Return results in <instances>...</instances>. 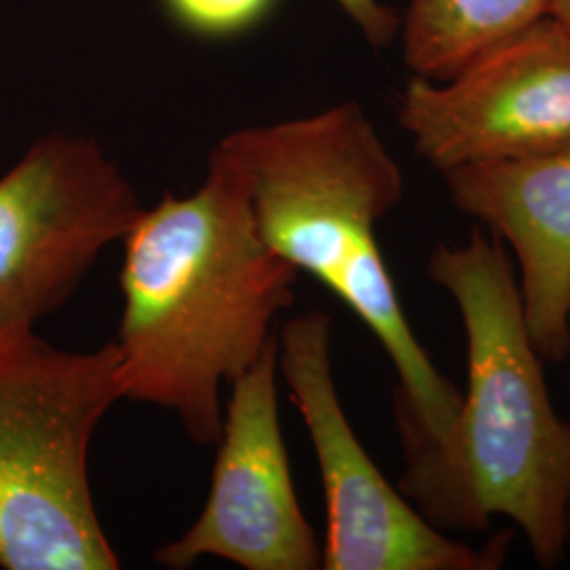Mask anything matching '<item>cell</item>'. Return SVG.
I'll return each instance as SVG.
<instances>
[{"mask_svg":"<svg viewBox=\"0 0 570 570\" xmlns=\"http://www.w3.org/2000/svg\"><path fill=\"white\" fill-rule=\"evenodd\" d=\"M397 119L416 155L440 174L570 146L569 30L546 16L449 81L412 75Z\"/></svg>","mask_w":570,"mask_h":570,"instance_id":"7","label":"cell"},{"mask_svg":"<svg viewBox=\"0 0 570 570\" xmlns=\"http://www.w3.org/2000/svg\"><path fill=\"white\" fill-rule=\"evenodd\" d=\"M121 244L122 400L171 410L195 444L216 446L220 391L277 336L301 273L266 244L244 176L218 146L204 184L142 207Z\"/></svg>","mask_w":570,"mask_h":570,"instance_id":"1","label":"cell"},{"mask_svg":"<svg viewBox=\"0 0 570 570\" xmlns=\"http://www.w3.org/2000/svg\"><path fill=\"white\" fill-rule=\"evenodd\" d=\"M277 336L230 387L212 487L199 518L155 553L186 570L218 558L244 570L322 569V546L298 503L277 395Z\"/></svg>","mask_w":570,"mask_h":570,"instance_id":"8","label":"cell"},{"mask_svg":"<svg viewBox=\"0 0 570 570\" xmlns=\"http://www.w3.org/2000/svg\"><path fill=\"white\" fill-rule=\"evenodd\" d=\"M277 364L305 421L326 497V570H497L511 530L473 548L433 527L376 468L341 404L332 366V320L313 308L285 322Z\"/></svg>","mask_w":570,"mask_h":570,"instance_id":"5","label":"cell"},{"mask_svg":"<svg viewBox=\"0 0 570 570\" xmlns=\"http://www.w3.org/2000/svg\"><path fill=\"white\" fill-rule=\"evenodd\" d=\"M244 176L266 244L341 298L397 372L393 414L402 452L440 444L463 393L410 330L376 239L402 204L404 171L357 102L233 131L216 144Z\"/></svg>","mask_w":570,"mask_h":570,"instance_id":"3","label":"cell"},{"mask_svg":"<svg viewBox=\"0 0 570 570\" xmlns=\"http://www.w3.org/2000/svg\"><path fill=\"white\" fill-rule=\"evenodd\" d=\"M348 20L357 26L372 47H389L400 37L402 18L381 0H334Z\"/></svg>","mask_w":570,"mask_h":570,"instance_id":"12","label":"cell"},{"mask_svg":"<svg viewBox=\"0 0 570 570\" xmlns=\"http://www.w3.org/2000/svg\"><path fill=\"white\" fill-rule=\"evenodd\" d=\"M551 0H407L400 26L407 70L449 81L492 45L550 16Z\"/></svg>","mask_w":570,"mask_h":570,"instance_id":"10","label":"cell"},{"mask_svg":"<svg viewBox=\"0 0 570 570\" xmlns=\"http://www.w3.org/2000/svg\"><path fill=\"white\" fill-rule=\"evenodd\" d=\"M550 16H553L570 32V0H551Z\"/></svg>","mask_w":570,"mask_h":570,"instance_id":"13","label":"cell"},{"mask_svg":"<svg viewBox=\"0 0 570 570\" xmlns=\"http://www.w3.org/2000/svg\"><path fill=\"white\" fill-rule=\"evenodd\" d=\"M142 212L102 144L53 131L0 176V334L35 330L79 292Z\"/></svg>","mask_w":570,"mask_h":570,"instance_id":"6","label":"cell"},{"mask_svg":"<svg viewBox=\"0 0 570 570\" xmlns=\"http://www.w3.org/2000/svg\"><path fill=\"white\" fill-rule=\"evenodd\" d=\"M174 18L204 37H233L249 30L275 0H165Z\"/></svg>","mask_w":570,"mask_h":570,"instance_id":"11","label":"cell"},{"mask_svg":"<svg viewBox=\"0 0 570 570\" xmlns=\"http://www.w3.org/2000/svg\"><path fill=\"white\" fill-rule=\"evenodd\" d=\"M429 277L461 313L468 391L444 440L404 456L397 489L444 532L510 518L534 560L553 569L570 543V423L551 404L515 266L475 228L468 244L433 249Z\"/></svg>","mask_w":570,"mask_h":570,"instance_id":"2","label":"cell"},{"mask_svg":"<svg viewBox=\"0 0 570 570\" xmlns=\"http://www.w3.org/2000/svg\"><path fill=\"white\" fill-rule=\"evenodd\" d=\"M122 400L115 343L66 351L35 330L0 334V567L117 570L89 450Z\"/></svg>","mask_w":570,"mask_h":570,"instance_id":"4","label":"cell"},{"mask_svg":"<svg viewBox=\"0 0 570 570\" xmlns=\"http://www.w3.org/2000/svg\"><path fill=\"white\" fill-rule=\"evenodd\" d=\"M569 539H570V515H569Z\"/></svg>","mask_w":570,"mask_h":570,"instance_id":"14","label":"cell"},{"mask_svg":"<svg viewBox=\"0 0 570 570\" xmlns=\"http://www.w3.org/2000/svg\"><path fill=\"white\" fill-rule=\"evenodd\" d=\"M450 202L510 245L532 345L543 362L570 355V146L442 174Z\"/></svg>","mask_w":570,"mask_h":570,"instance_id":"9","label":"cell"}]
</instances>
